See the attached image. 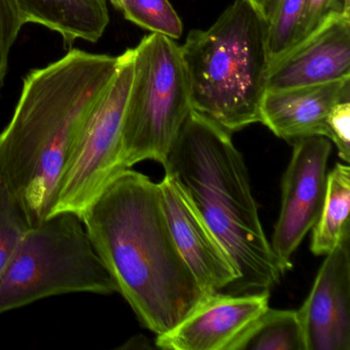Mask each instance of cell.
<instances>
[{"label": "cell", "mask_w": 350, "mask_h": 350, "mask_svg": "<svg viewBox=\"0 0 350 350\" xmlns=\"http://www.w3.org/2000/svg\"><path fill=\"white\" fill-rule=\"evenodd\" d=\"M350 167L336 163L327 175V193L319 220L313 226L311 252L325 256L338 243L350 239Z\"/></svg>", "instance_id": "cell-16"}, {"label": "cell", "mask_w": 350, "mask_h": 350, "mask_svg": "<svg viewBox=\"0 0 350 350\" xmlns=\"http://www.w3.org/2000/svg\"><path fill=\"white\" fill-rule=\"evenodd\" d=\"M350 79V16L338 15L269 65L267 90Z\"/></svg>", "instance_id": "cell-12"}, {"label": "cell", "mask_w": 350, "mask_h": 350, "mask_svg": "<svg viewBox=\"0 0 350 350\" xmlns=\"http://www.w3.org/2000/svg\"><path fill=\"white\" fill-rule=\"evenodd\" d=\"M338 15L350 16V0H276L267 22L269 65Z\"/></svg>", "instance_id": "cell-15"}, {"label": "cell", "mask_w": 350, "mask_h": 350, "mask_svg": "<svg viewBox=\"0 0 350 350\" xmlns=\"http://www.w3.org/2000/svg\"><path fill=\"white\" fill-rule=\"evenodd\" d=\"M343 101H350V79L267 90L260 108V122L288 142L312 136L329 139V112Z\"/></svg>", "instance_id": "cell-13"}, {"label": "cell", "mask_w": 350, "mask_h": 350, "mask_svg": "<svg viewBox=\"0 0 350 350\" xmlns=\"http://www.w3.org/2000/svg\"><path fill=\"white\" fill-rule=\"evenodd\" d=\"M30 227L21 202L0 180V278Z\"/></svg>", "instance_id": "cell-19"}, {"label": "cell", "mask_w": 350, "mask_h": 350, "mask_svg": "<svg viewBox=\"0 0 350 350\" xmlns=\"http://www.w3.org/2000/svg\"><path fill=\"white\" fill-rule=\"evenodd\" d=\"M191 110L180 46L161 34L145 36L133 49L122 131L124 167L148 159L163 165Z\"/></svg>", "instance_id": "cell-6"}, {"label": "cell", "mask_w": 350, "mask_h": 350, "mask_svg": "<svg viewBox=\"0 0 350 350\" xmlns=\"http://www.w3.org/2000/svg\"><path fill=\"white\" fill-rule=\"evenodd\" d=\"M268 308L269 291L211 293L174 329L157 336L155 345L167 350H227Z\"/></svg>", "instance_id": "cell-10"}, {"label": "cell", "mask_w": 350, "mask_h": 350, "mask_svg": "<svg viewBox=\"0 0 350 350\" xmlns=\"http://www.w3.org/2000/svg\"><path fill=\"white\" fill-rule=\"evenodd\" d=\"M163 165L230 257L239 276L229 290L255 293L275 286L284 272L264 232L231 132L191 110Z\"/></svg>", "instance_id": "cell-3"}, {"label": "cell", "mask_w": 350, "mask_h": 350, "mask_svg": "<svg viewBox=\"0 0 350 350\" xmlns=\"http://www.w3.org/2000/svg\"><path fill=\"white\" fill-rule=\"evenodd\" d=\"M159 184L174 241L202 290L211 294L229 288L239 274L224 247L171 176L165 174Z\"/></svg>", "instance_id": "cell-11"}, {"label": "cell", "mask_w": 350, "mask_h": 350, "mask_svg": "<svg viewBox=\"0 0 350 350\" xmlns=\"http://www.w3.org/2000/svg\"><path fill=\"white\" fill-rule=\"evenodd\" d=\"M23 25L14 0H0V90L7 75L10 52Z\"/></svg>", "instance_id": "cell-20"}, {"label": "cell", "mask_w": 350, "mask_h": 350, "mask_svg": "<svg viewBox=\"0 0 350 350\" xmlns=\"http://www.w3.org/2000/svg\"><path fill=\"white\" fill-rule=\"evenodd\" d=\"M227 350H305L298 310L268 308Z\"/></svg>", "instance_id": "cell-17"}, {"label": "cell", "mask_w": 350, "mask_h": 350, "mask_svg": "<svg viewBox=\"0 0 350 350\" xmlns=\"http://www.w3.org/2000/svg\"><path fill=\"white\" fill-rule=\"evenodd\" d=\"M293 154L282 182V206L271 245L282 271L292 268L293 254L319 220L327 193L332 144L323 136L293 141Z\"/></svg>", "instance_id": "cell-8"}, {"label": "cell", "mask_w": 350, "mask_h": 350, "mask_svg": "<svg viewBox=\"0 0 350 350\" xmlns=\"http://www.w3.org/2000/svg\"><path fill=\"white\" fill-rule=\"evenodd\" d=\"M124 18L151 33L177 40L183 34V24L169 0H122Z\"/></svg>", "instance_id": "cell-18"}, {"label": "cell", "mask_w": 350, "mask_h": 350, "mask_svg": "<svg viewBox=\"0 0 350 350\" xmlns=\"http://www.w3.org/2000/svg\"><path fill=\"white\" fill-rule=\"evenodd\" d=\"M108 1L118 11L122 10V0H108Z\"/></svg>", "instance_id": "cell-23"}, {"label": "cell", "mask_w": 350, "mask_h": 350, "mask_svg": "<svg viewBox=\"0 0 350 350\" xmlns=\"http://www.w3.org/2000/svg\"><path fill=\"white\" fill-rule=\"evenodd\" d=\"M118 66L120 57L75 49L24 79L13 118L0 134V180L31 226L50 215L71 151Z\"/></svg>", "instance_id": "cell-2"}, {"label": "cell", "mask_w": 350, "mask_h": 350, "mask_svg": "<svg viewBox=\"0 0 350 350\" xmlns=\"http://www.w3.org/2000/svg\"><path fill=\"white\" fill-rule=\"evenodd\" d=\"M81 220L118 293L157 336L174 329L208 296L176 245L159 184L147 176L122 172Z\"/></svg>", "instance_id": "cell-1"}, {"label": "cell", "mask_w": 350, "mask_h": 350, "mask_svg": "<svg viewBox=\"0 0 350 350\" xmlns=\"http://www.w3.org/2000/svg\"><path fill=\"white\" fill-rule=\"evenodd\" d=\"M118 57V73L75 142L49 217L68 212L83 218L108 184L128 170L122 163V131L133 79V49Z\"/></svg>", "instance_id": "cell-7"}, {"label": "cell", "mask_w": 350, "mask_h": 350, "mask_svg": "<svg viewBox=\"0 0 350 350\" xmlns=\"http://www.w3.org/2000/svg\"><path fill=\"white\" fill-rule=\"evenodd\" d=\"M27 23L40 24L58 32L65 46L77 40L97 42L109 24L107 0H14Z\"/></svg>", "instance_id": "cell-14"}, {"label": "cell", "mask_w": 350, "mask_h": 350, "mask_svg": "<svg viewBox=\"0 0 350 350\" xmlns=\"http://www.w3.org/2000/svg\"><path fill=\"white\" fill-rule=\"evenodd\" d=\"M192 110L229 132L260 122L267 91V21L235 0L206 30L180 46Z\"/></svg>", "instance_id": "cell-4"}, {"label": "cell", "mask_w": 350, "mask_h": 350, "mask_svg": "<svg viewBox=\"0 0 350 350\" xmlns=\"http://www.w3.org/2000/svg\"><path fill=\"white\" fill-rule=\"evenodd\" d=\"M68 293H118L116 282L72 213L51 215L28 229L0 278V314Z\"/></svg>", "instance_id": "cell-5"}, {"label": "cell", "mask_w": 350, "mask_h": 350, "mask_svg": "<svg viewBox=\"0 0 350 350\" xmlns=\"http://www.w3.org/2000/svg\"><path fill=\"white\" fill-rule=\"evenodd\" d=\"M329 140L337 147L339 157L345 163L350 161V101L340 102L334 106L327 118Z\"/></svg>", "instance_id": "cell-21"}, {"label": "cell", "mask_w": 350, "mask_h": 350, "mask_svg": "<svg viewBox=\"0 0 350 350\" xmlns=\"http://www.w3.org/2000/svg\"><path fill=\"white\" fill-rule=\"evenodd\" d=\"M350 239L338 243L298 310L305 350H350Z\"/></svg>", "instance_id": "cell-9"}, {"label": "cell", "mask_w": 350, "mask_h": 350, "mask_svg": "<svg viewBox=\"0 0 350 350\" xmlns=\"http://www.w3.org/2000/svg\"><path fill=\"white\" fill-rule=\"evenodd\" d=\"M247 1L268 22L275 7L276 0H247Z\"/></svg>", "instance_id": "cell-22"}]
</instances>
